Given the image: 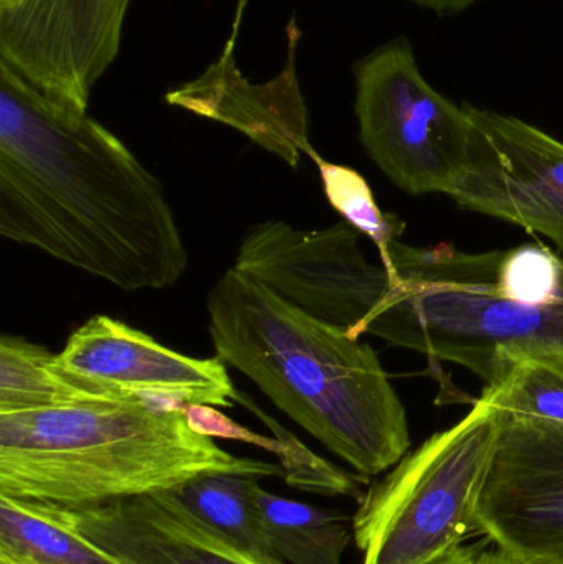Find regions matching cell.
Wrapping results in <instances>:
<instances>
[{
    "label": "cell",
    "mask_w": 563,
    "mask_h": 564,
    "mask_svg": "<svg viewBox=\"0 0 563 564\" xmlns=\"http://www.w3.org/2000/svg\"><path fill=\"white\" fill-rule=\"evenodd\" d=\"M502 413L485 398L373 484L353 519L362 564H425L478 533L476 507Z\"/></svg>",
    "instance_id": "5b68a950"
},
{
    "label": "cell",
    "mask_w": 563,
    "mask_h": 564,
    "mask_svg": "<svg viewBox=\"0 0 563 564\" xmlns=\"http://www.w3.org/2000/svg\"><path fill=\"white\" fill-rule=\"evenodd\" d=\"M237 403L253 411L258 420L263 421L278 440V453L284 467L288 482L303 486L301 489L324 494H356V484L343 470L311 453L293 434L288 433L273 417L264 414L250 397L238 391Z\"/></svg>",
    "instance_id": "ffe728a7"
},
{
    "label": "cell",
    "mask_w": 563,
    "mask_h": 564,
    "mask_svg": "<svg viewBox=\"0 0 563 564\" xmlns=\"http://www.w3.org/2000/svg\"><path fill=\"white\" fill-rule=\"evenodd\" d=\"M476 527L518 564H563V423L502 413Z\"/></svg>",
    "instance_id": "52a82bcc"
},
{
    "label": "cell",
    "mask_w": 563,
    "mask_h": 564,
    "mask_svg": "<svg viewBox=\"0 0 563 564\" xmlns=\"http://www.w3.org/2000/svg\"><path fill=\"white\" fill-rule=\"evenodd\" d=\"M481 564H518L515 562V560L509 558L508 555H505V553L501 552V550L496 549L492 550V552H488V550H485V553H483V562Z\"/></svg>",
    "instance_id": "cb8c5ba5"
},
{
    "label": "cell",
    "mask_w": 563,
    "mask_h": 564,
    "mask_svg": "<svg viewBox=\"0 0 563 564\" xmlns=\"http://www.w3.org/2000/svg\"><path fill=\"white\" fill-rule=\"evenodd\" d=\"M52 507L69 529L122 564H288L245 549L172 492L83 509Z\"/></svg>",
    "instance_id": "8fae6325"
},
{
    "label": "cell",
    "mask_w": 563,
    "mask_h": 564,
    "mask_svg": "<svg viewBox=\"0 0 563 564\" xmlns=\"http://www.w3.org/2000/svg\"><path fill=\"white\" fill-rule=\"evenodd\" d=\"M354 75L360 142L380 171L407 194H452L472 148L465 106L426 82L407 36L373 50Z\"/></svg>",
    "instance_id": "8992f818"
},
{
    "label": "cell",
    "mask_w": 563,
    "mask_h": 564,
    "mask_svg": "<svg viewBox=\"0 0 563 564\" xmlns=\"http://www.w3.org/2000/svg\"><path fill=\"white\" fill-rule=\"evenodd\" d=\"M0 235L122 291L169 288L187 271L161 182L105 126L3 62Z\"/></svg>",
    "instance_id": "6da1fadb"
},
{
    "label": "cell",
    "mask_w": 563,
    "mask_h": 564,
    "mask_svg": "<svg viewBox=\"0 0 563 564\" xmlns=\"http://www.w3.org/2000/svg\"><path fill=\"white\" fill-rule=\"evenodd\" d=\"M185 416L192 430L198 434L212 437H224V440L241 441V443L255 444V446L263 447V449L278 453V440L260 436V434L251 433L247 427L231 421L230 417L221 414L220 411L210 404H185Z\"/></svg>",
    "instance_id": "44dd1931"
},
{
    "label": "cell",
    "mask_w": 563,
    "mask_h": 564,
    "mask_svg": "<svg viewBox=\"0 0 563 564\" xmlns=\"http://www.w3.org/2000/svg\"><path fill=\"white\" fill-rule=\"evenodd\" d=\"M316 165L331 207L344 217V221L350 227L372 240L379 250L383 267H389L390 247L399 241L405 231L402 218L380 210L372 188L359 172L347 165L324 161L321 155Z\"/></svg>",
    "instance_id": "ac0fdd59"
},
{
    "label": "cell",
    "mask_w": 563,
    "mask_h": 564,
    "mask_svg": "<svg viewBox=\"0 0 563 564\" xmlns=\"http://www.w3.org/2000/svg\"><path fill=\"white\" fill-rule=\"evenodd\" d=\"M502 251L468 254L452 245L390 247V288L366 325L397 347L472 370L486 387L501 377L502 355L563 345V305L529 307L505 297Z\"/></svg>",
    "instance_id": "277c9868"
},
{
    "label": "cell",
    "mask_w": 563,
    "mask_h": 564,
    "mask_svg": "<svg viewBox=\"0 0 563 564\" xmlns=\"http://www.w3.org/2000/svg\"><path fill=\"white\" fill-rule=\"evenodd\" d=\"M56 354L17 335L0 338V413L138 400L109 393L59 370ZM148 400V398H145Z\"/></svg>",
    "instance_id": "5bb4252c"
},
{
    "label": "cell",
    "mask_w": 563,
    "mask_h": 564,
    "mask_svg": "<svg viewBox=\"0 0 563 564\" xmlns=\"http://www.w3.org/2000/svg\"><path fill=\"white\" fill-rule=\"evenodd\" d=\"M485 549L479 545H458L425 564H481Z\"/></svg>",
    "instance_id": "7402d4cb"
},
{
    "label": "cell",
    "mask_w": 563,
    "mask_h": 564,
    "mask_svg": "<svg viewBox=\"0 0 563 564\" xmlns=\"http://www.w3.org/2000/svg\"><path fill=\"white\" fill-rule=\"evenodd\" d=\"M498 284L505 297L529 307L563 305V258L541 245L502 251Z\"/></svg>",
    "instance_id": "d6986e66"
},
{
    "label": "cell",
    "mask_w": 563,
    "mask_h": 564,
    "mask_svg": "<svg viewBox=\"0 0 563 564\" xmlns=\"http://www.w3.org/2000/svg\"><path fill=\"white\" fill-rule=\"evenodd\" d=\"M55 364L75 380L121 397L177 406L231 408L237 401L220 358L178 354L109 315H95L76 328Z\"/></svg>",
    "instance_id": "30bf717a"
},
{
    "label": "cell",
    "mask_w": 563,
    "mask_h": 564,
    "mask_svg": "<svg viewBox=\"0 0 563 564\" xmlns=\"http://www.w3.org/2000/svg\"><path fill=\"white\" fill-rule=\"evenodd\" d=\"M0 564H122L69 529L48 503L0 496Z\"/></svg>",
    "instance_id": "9a60e30c"
},
{
    "label": "cell",
    "mask_w": 563,
    "mask_h": 564,
    "mask_svg": "<svg viewBox=\"0 0 563 564\" xmlns=\"http://www.w3.org/2000/svg\"><path fill=\"white\" fill-rule=\"evenodd\" d=\"M463 106L472 148L450 197L465 210L542 235L563 253V142L515 116Z\"/></svg>",
    "instance_id": "9c48e42d"
},
{
    "label": "cell",
    "mask_w": 563,
    "mask_h": 564,
    "mask_svg": "<svg viewBox=\"0 0 563 564\" xmlns=\"http://www.w3.org/2000/svg\"><path fill=\"white\" fill-rule=\"evenodd\" d=\"M255 506L271 552L288 564H343L353 539L349 517L255 486Z\"/></svg>",
    "instance_id": "4fadbf2b"
},
{
    "label": "cell",
    "mask_w": 563,
    "mask_h": 564,
    "mask_svg": "<svg viewBox=\"0 0 563 564\" xmlns=\"http://www.w3.org/2000/svg\"><path fill=\"white\" fill-rule=\"evenodd\" d=\"M258 477L208 474L171 490L198 519L258 555L280 558L271 552L255 506Z\"/></svg>",
    "instance_id": "e0dca14e"
},
{
    "label": "cell",
    "mask_w": 563,
    "mask_h": 564,
    "mask_svg": "<svg viewBox=\"0 0 563 564\" xmlns=\"http://www.w3.org/2000/svg\"><path fill=\"white\" fill-rule=\"evenodd\" d=\"M131 0H0V62L59 105L86 112L121 46Z\"/></svg>",
    "instance_id": "ba28073f"
},
{
    "label": "cell",
    "mask_w": 563,
    "mask_h": 564,
    "mask_svg": "<svg viewBox=\"0 0 563 564\" xmlns=\"http://www.w3.org/2000/svg\"><path fill=\"white\" fill-rule=\"evenodd\" d=\"M207 312L217 357L360 476L407 456L405 406L369 344L235 268L215 282Z\"/></svg>",
    "instance_id": "7a4b0ae2"
},
{
    "label": "cell",
    "mask_w": 563,
    "mask_h": 564,
    "mask_svg": "<svg viewBox=\"0 0 563 564\" xmlns=\"http://www.w3.org/2000/svg\"><path fill=\"white\" fill-rule=\"evenodd\" d=\"M296 39L294 33L286 68L267 85H251L241 76L231 56V40L220 62L195 82L169 91L165 99L171 106L238 129L291 167H297L303 152L316 162L320 154L310 142L306 105L294 69Z\"/></svg>",
    "instance_id": "7c38bea8"
},
{
    "label": "cell",
    "mask_w": 563,
    "mask_h": 564,
    "mask_svg": "<svg viewBox=\"0 0 563 564\" xmlns=\"http://www.w3.org/2000/svg\"><path fill=\"white\" fill-rule=\"evenodd\" d=\"M208 474L281 477L221 449L184 406L138 400L0 413V496L66 509L171 492Z\"/></svg>",
    "instance_id": "3957f363"
},
{
    "label": "cell",
    "mask_w": 563,
    "mask_h": 564,
    "mask_svg": "<svg viewBox=\"0 0 563 564\" xmlns=\"http://www.w3.org/2000/svg\"><path fill=\"white\" fill-rule=\"evenodd\" d=\"M422 9L435 12L436 15H455V13L465 12L469 7L475 6L479 0H412Z\"/></svg>",
    "instance_id": "603a6c76"
},
{
    "label": "cell",
    "mask_w": 563,
    "mask_h": 564,
    "mask_svg": "<svg viewBox=\"0 0 563 564\" xmlns=\"http://www.w3.org/2000/svg\"><path fill=\"white\" fill-rule=\"evenodd\" d=\"M509 416L563 423V345H531L502 355L501 377L481 394Z\"/></svg>",
    "instance_id": "2e32d148"
}]
</instances>
